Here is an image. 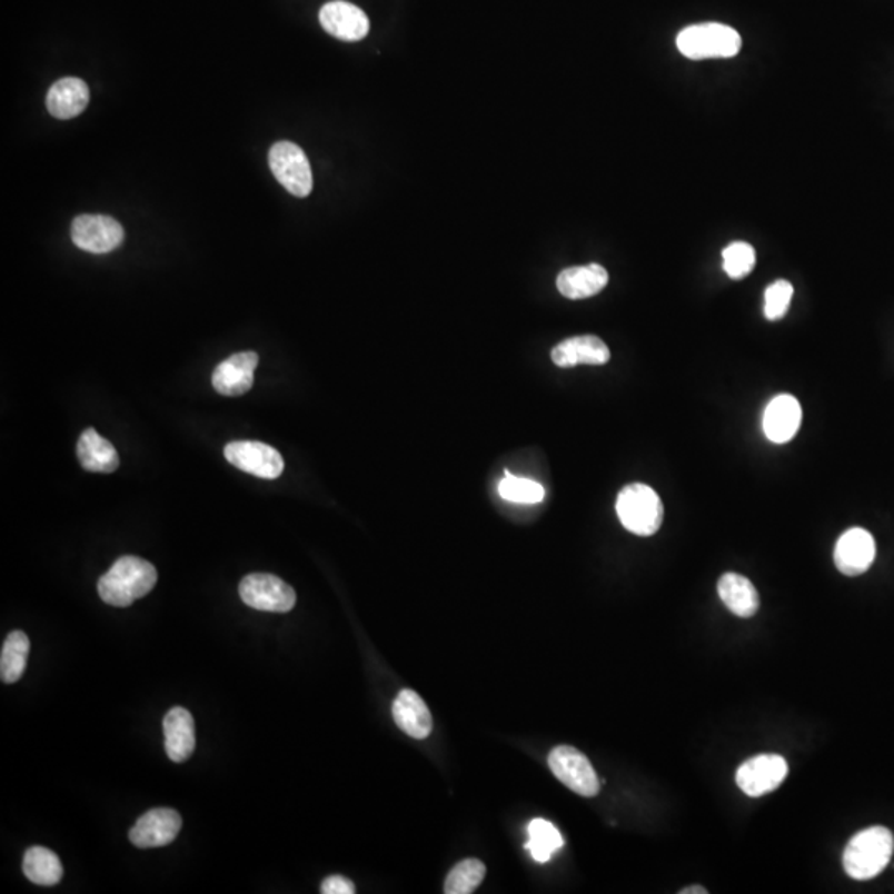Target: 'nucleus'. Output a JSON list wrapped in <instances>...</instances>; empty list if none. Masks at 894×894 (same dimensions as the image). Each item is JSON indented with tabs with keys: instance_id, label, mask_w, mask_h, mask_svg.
Returning a JSON list of instances; mask_svg holds the SVG:
<instances>
[{
	"instance_id": "obj_1",
	"label": "nucleus",
	"mask_w": 894,
	"mask_h": 894,
	"mask_svg": "<svg viewBox=\"0 0 894 894\" xmlns=\"http://www.w3.org/2000/svg\"><path fill=\"white\" fill-rule=\"evenodd\" d=\"M158 582L156 568L133 555L118 558L113 567L98 580V594L108 605L125 608L143 598Z\"/></svg>"
},
{
	"instance_id": "obj_2",
	"label": "nucleus",
	"mask_w": 894,
	"mask_h": 894,
	"mask_svg": "<svg viewBox=\"0 0 894 894\" xmlns=\"http://www.w3.org/2000/svg\"><path fill=\"white\" fill-rule=\"evenodd\" d=\"M894 850L893 833L885 826H872L856 833L845 852L843 868L850 878L866 882L875 878L888 866Z\"/></svg>"
},
{
	"instance_id": "obj_3",
	"label": "nucleus",
	"mask_w": 894,
	"mask_h": 894,
	"mask_svg": "<svg viewBox=\"0 0 894 894\" xmlns=\"http://www.w3.org/2000/svg\"><path fill=\"white\" fill-rule=\"evenodd\" d=\"M677 49L686 59H731L743 49L741 33L724 23H697L677 33Z\"/></svg>"
},
{
	"instance_id": "obj_4",
	"label": "nucleus",
	"mask_w": 894,
	"mask_h": 894,
	"mask_svg": "<svg viewBox=\"0 0 894 894\" xmlns=\"http://www.w3.org/2000/svg\"><path fill=\"white\" fill-rule=\"evenodd\" d=\"M616 514L626 530L639 537H652L662 528L665 507L652 487L629 484L618 494Z\"/></svg>"
},
{
	"instance_id": "obj_5",
	"label": "nucleus",
	"mask_w": 894,
	"mask_h": 894,
	"mask_svg": "<svg viewBox=\"0 0 894 894\" xmlns=\"http://www.w3.org/2000/svg\"><path fill=\"white\" fill-rule=\"evenodd\" d=\"M270 171L277 181L297 198H307L314 189L310 161L292 141H279L269 151Z\"/></svg>"
},
{
	"instance_id": "obj_6",
	"label": "nucleus",
	"mask_w": 894,
	"mask_h": 894,
	"mask_svg": "<svg viewBox=\"0 0 894 894\" xmlns=\"http://www.w3.org/2000/svg\"><path fill=\"white\" fill-rule=\"evenodd\" d=\"M552 774L575 794L595 797L599 792L598 775L587 755L570 745H558L548 755Z\"/></svg>"
},
{
	"instance_id": "obj_7",
	"label": "nucleus",
	"mask_w": 894,
	"mask_h": 894,
	"mask_svg": "<svg viewBox=\"0 0 894 894\" xmlns=\"http://www.w3.org/2000/svg\"><path fill=\"white\" fill-rule=\"evenodd\" d=\"M239 595L247 606L259 612L287 613L297 602L294 588L269 574L247 575L240 582Z\"/></svg>"
},
{
	"instance_id": "obj_8",
	"label": "nucleus",
	"mask_w": 894,
	"mask_h": 894,
	"mask_svg": "<svg viewBox=\"0 0 894 894\" xmlns=\"http://www.w3.org/2000/svg\"><path fill=\"white\" fill-rule=\"evenodd\" d=\"M787 774L788 764L782 755H755L737 768V787L748 797H762L777 791Z\"/></svg>"
},
{
	"instance_id": "obj_9",
	"label": "nucleus",
	"mask_w": 894,
	"mask_h": 894,
	"mask_svg": "<svg viewBox=\"0 0 894 894\" xmlns=\"http://www.w3.org/2000/svg\"><path fill=\"white\" fill-rule=\"evenodd\" d=\"M224 456L237 469L260 479H277L284 473V457L276 447L259 441H234L224 447Z\"/></svg>"
},
{
	"instance_id": "obj_10",
	"label": "nucleus",
	"mask_w": 894,
	"mask_h": 894,
	"mask_svg": "<svg viewBox=\"0 0 894 894\" xmlns=\"http://www.w3.org/2000/svg\"><path fill=\"white\" fill-rule=\"evenodd\" d=\"M70 236L85 252L108 254L123 244L125 230L117 219L108 216L81 215L73 219Z\"/></svg>"
},
{
	"instance_id": "obj_11",
	"label": "nucleus",
	"mask_w": 894,
	"mask_h": 894,
	"mask_svg": "<svg viewBox=\"0 0 894 894\" xmlns=\"http://www.w3.org/2000/svg\"><path fill=\"white\" fill-rule=\"evenodd\" d=\"M835 565L846 577H858L865 574L876 557V544L873 535L865 528H850L836 542Z\"/></svg>"
},
{
	"instance_id": "obj_12",
	"label": "nucleus",
	"mask_w": 894,
	"mask_h": 894,
	"mask_svg": "<svg viewBox=\"0 0 894 894\" xmlns=\"http://www.w3.org/2000/svg\"><path fill=\"white\" fill-rule=\"evenodd\" d=\"M318 19H320L325 32L344 40V42H358L370 32V20H368L367 13L360 7L345 2V0L325 3Z\"/></svg>"
},
{
	"instance_id": "obj_13",
	"label": "nucleus",
	"mask_w": 894,
	"mask_h": 894,
	"mask_svg": "<svg viewBox=\"0 0 894 894\" xmlns=\"http://www.w3.org/2000/svg\"><path fill=\"white\" fill-rule=\"evenodd\" d=\"M182 820L172 808H152L138 818L130 830V842L138 848H158L175 842L181 832Z\"/></svg>"
},
{
	"instance_id": "obj_14",
	"label": "nucleus",
	"mask_w": 894,
	"mask_h": 894,
	"mask_svg": "<svg viewBox=\"0 0 894 894\" xmlns=\"http://www.w3.org/2000/svg\"><path fill=\"white\" fill-rule=\"evenodd\" d=\"M259 355L254 351L230 355L212 372V386L222 396H242L254 386Z\"/></svg>"
},
{
	"instance_id": "obj_15",
	"label": "nucleus",
	"mask_w": 894,
	"mask_h": 894,
	"mask_svg": "<svg viewBox=\"0 0 894 894\" xmlns=\"http://www.w3.org/2000/svg\"><path fill=\"white\" fill-rule=\"evenodd\" d=\"M802 423V406L791 395H778L768 403L764 413V433L775 445L792 441Z\"/></svg>"
},
{
	"instance_id": "obj_16",
	"label": "nucleus",
	"mask_w": 894,
	"mask_h": 894,
	"mask_svg": "<svg viewBox=\"0 0 894 894\" xmlns=\"http://www.w3.org/2000/svg\"><path fill=\"white\" fill-rule=\"evenodd\" d=\"M550 357L558 368H574L578 365L599 367V365L608 364L612 354L602 338L595 337V335H580V337L560 341L552 350Z\"/></svg>"
},
{
	"instance_id": "obj_17",
	"label": "nucleus",
	"mask_w": 894,
	"mask_h": 894,
	"mask_svg": "<svg viewBox=\"0 0 894 894\" xmlns=\"http://www.w3.org/2000/svg\"><path fill=\"white\" fill-rule=\"evenodd\" d=\"M396 726L413 739H426L433 731L431 711L411 689H403L393 703Z\"/></svg>"
},
{
	"instance_id": "obj_18",
	"label": "nucleus",
	"mask_w": 894,
	"mask_h": 894,
	"mask_svg": "<svg viewBox=\"0 0 894 894\" xmlns=\"http://www.w3.org/2000/svg\"><path fill=\"white\" fill-rule=\"evenodd\" d=\"M166 754L172 762H185L196 748L195 719L185 707H172L162 721Z\"/></svg>"
},
{
	"instance_id": "obj_19",
	"label": "nucleus",
	"mask_w": 894,
	"mask_h": 894,
	"mask_svg": "<svg viewBox=\"0 0 894 894\" xmlns=\"http://www.w3.org/2000/svg\"><path fill=\"white\" fill-rule=\"evenodd\" d=\"M608 270L599 264H588V266L570 267L562 270L557 277V289L565 298L570 300H584V298L595 297L608 286Z\"/></svg>"
},
{
	"instance_id": "obj_20",
	"label": "nucleus",
	"mask_w": 894,
	"mask_h": 894,
	"mask_svg": "<svg viewBox=\"0 0 894 894\" xmlns=\"http://www.w3.org/2000/svg\"><path fill=\"white\" fill-rule=\"evenodd\" d=\"M90 101V90L83 80L67 77L56 81L47 95V110L57 120H72L83 113Z\"/></svg>"
},
{
	"instance_id": "obj_21",
	"label": "nucleus",
	"mask_w": 894,
	"mask_h": 894,
	"mask_svg": "<svg viewBox=\"0 0 894 894\" xmlns=\"http://www.w3.org/2000/svg\"><path fill=\"white\" fill-rule=\"evenodd\" d=\"M77 456L81 467L90 473L110 474L120 466V456L115 446L91 428L81 433Z\"/></svg>"
},
{
	"instance_id": "obj_22",
	"label": "nucleus",
	"mask_w": 894,
	"mask_h": 894,
	"mask_svg": "<svg viewBox=\"0 0 894 894\" xmlns=\"http://www.w3.org/2000/svg\"><path fill=\"white\" fill-rule=\"evenodd\" d=\"M721 599L731 613L739 618H751L757 613L761 598L757 588L754 587L748 578L739 574H724L717 584Z\"/></svg>"
},
{
	"instance_id": "obj_23",
	"label": "nucleus",
	"mask_w": 894,
	"mask_h": 894,
	"mask_svg": "<svg viewBox=\"0 0 894 894\" xmlns=\"http://www.w3.org/2000/svg\"><path fill=\"white\" fill-rule=\"evenodd\" d=\"M23 873L39 886H56L63 876V866L52 850L32 846L23 856Z\"/></svg>"
},
{
	"instance_id": "obj_24",
	"label": "nucleus",
	"mask_w": 894,
	"mask_h": 894,
	"mask_svg": "<svg viewBox=\"0 0 894 894\" xmlns=\"http://www.w3.org/2000/svg\"><path fill=\"white\" fill-rule=\"evenodd\" d=\"M30 642L23 632H12L7 636L0 653V676L3 683H16L22 677L29 659Z\"/></svg>"
},
{
	"instance_id": "obj_25",
	"label": "nucleus",
	"mask_w": 894,
	"mask_h": 894,
	"mask_svg": "<svg viewBox=\"0 0 894 894\" xmlns=\"http://www.w3.org/2000/svg\"><path fill=\"white\" fill-rule=\"evenodd\" d=\"M528 843L525 848L538 863H547L564 846V836L554 823L544 818L532 820L528 825Z\"/></svg>"
},
{
	"instance_id": "obj_26",
	"label": "nucleus",
	"mask_w": 894,
	"mask_h": 894,
	"mask_svg": "<svg viewBox=\"0 0 894 894\" xmlns=\"http://www.w3.org/2000/svg\"><path fill=\"white\" fill-rule=\"evenodd\" d=\"M486 878V865L480 860L467 858L457 863L445 883L446 894H470Z\"/></svg>"
},
{
	"instance_id": "obj_27",
	"label": "nucleus",
	"mask_w": 894,
	"mask_h": 894,
	"mask_svg": "<svg viewBox=\"0 0 894 894\" xmlns=\"http://www.w3.org/2000/svg\"><path fill=\"white\" fill-rule=\"evenodd\" d=\"M499 496L504 500H509V503L538 504L544 500L545 490L535 480L524 479V477L506 473V477L499 484Z\"/></svg>"
},
{
	"instance_id": "obj_28",
	"label": "nucleus",
	"mask_w": 894,
	"mask_h": 894,
	"mask_svg": "<svg viewBox=\"0 0 894 894\" xmlns=\"http://www.w3.org/2000/svg\"><path fill=\"white\" fill-rule=\"evenodd\" d=\"M755 267V249L747 242H733L723 250V269L731 279L747 277Z\"/></svg>"
},
{
	"instance_id": "obj_29",
	"label": "nucleus",
	"mask_w": 894,
	"mask_h": 894,
	"mask_svg": "<svg viewBox=\"0 0 894 894\" xmlns=\"http://www.w3.org/2000/svg\"><path fill=\"white\" fill-rule=\"evenodd\" d=\"M794 297V286L788 280H775L765 290L764 314L771 321L781 320L787 315Z\"/></svg>"
},
{
	"instance_id": "obj_30",
	"label": "nucleus",
	"mask_w": 894,
	"mask_h": 894,
	"mask_svg": "<svg viewBox=\"0 0 894 894\" xmlns=\"http://www.w3.org/2000/svg\"><path fill=\"white\" fill-rule=\"evenodd\" d=\"M357 892L354 883L341 875L328 876L321 883V893L324 894H354Z\"/></svg>"
},
{
	"instance_id": "obj_31",
	"label": "nucleus",
	"mask_w": 894,
	"mask_h": 894,
	"mask_svg": "<svg viewBox=\"0 0 894 894\" xmlns=\"http://www.w3.org/2000/svg\"><path fill=\"white\" fill-rule=\"evenodd\" d=\"M681 894H707V890H704L703 886H691V888L683 890L679 892Z\"/></svg>"
}]
</instances>
